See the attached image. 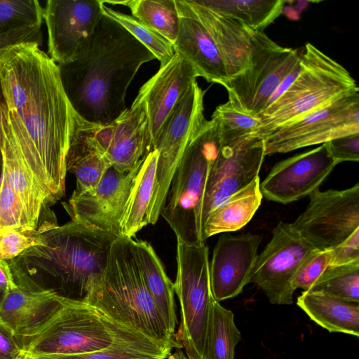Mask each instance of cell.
I'll return each instance as SVG.
<instances>
[{
    "label": "cell",
    "instance_id": "45",
    "mask_svg": "<svg viewBox=\"0 0 359 359\" xmlns=\"http://www.w3.org/2000/svg\"><path fill=\"white\" fill-rule=\"evenodd\" d=\"M175 351L173 353L169 354L164 359H189L185 353L181 349V348H175Z\"/></svg>",
    "mask_w": 359,
    "mask_h": 359
},
{
    "label": "cell",
    "instance_id": "17",
    "mask_svg": "<svg viewBox=\"0 0 359 359\" xmlns=\"http://www.w3.org/2000/svg\"><path fill=\"white\" fill-rule=\"evenodd\" d=\"M338 163L326 143L273 165L259 187L266 200L287 204L319 189Z\"/></svg>",
    "mask_w": 359,
    "mask_h": 359
},
{
    "label": "cell",
    "instance_id": "36",
    "mask_svg": "<svg viewBox=\"0 0 359 359\" xmlns=\"http://www.w3.org/2000/svg\"><path fill=\"white\" fill-rule=\"evenodd\" d=\"M43 8L36 0H0V34L25 27L41 28Z\"/></svg>",
    "mask_w": 359,
    "mask_h": 359
},
{
    "label": "cell",
    "instance_id": "21",
    "mask_svg": "<svg viewBox=\"0 0 359 359\" xmlns=\"http://www.w3.org/2000/svg\"><path fill=\"white\" fill-rule=\"evenodd\" d=\"M197 75L191 65L177 53L140 89L148 116L152 149L172 114Z\"/></svg>",
    "mask_w": 359,
    "mask_h": 359
},
{
    "label": "cell",
    "instance_id": "30",
    "mask_svg": "<svg viewBox=\"0 0 359 359\" xmlns=\"http://www.w3.org/2000/svg\"><path fill=\"white\" fill-rule=\"evenodd\" d=\"M241 340L234 314L213 299L203 359H235V349Z\"/></svg>",
    "mask_w": 359,
    "mask_h": 359
},
{
    "label": "cell",
    "instance_id": "29",
    "mask_svg": "<svg viewBox=\"0 0 359 359\" xmlns=\"http://www.w3.org/2000/svg\"><path fill=\"white\" fill-rule=\"evenodd\" d=\"M222 15L242 22L255 32H264L282 13L283 0H198Z\"/></svg>",
    "mask_w": 359,
    "mask_h": 359
},
{
    "label": "cell",
    "instance_id": "9",
    "mask_svg": "<svg viewBox=\"0 0 359 359\" xmlns=\"http://www.w3.org/2000/svg\"><path fill=\"white\" fill-rule=\"evenodd\" d=\"M177 244V275L173 283L180 306L176 339L189 359H203L213 296L209 252L205 243Z\"/></svg>",
    "mask_w": 359,
    "mask_h": 359
},
{
    "label": "cell",
    "instance_id": "13",
    "mask_svg": "<svg viewBox=\"0 0 359 359\" xmlns=\"http://www.w3.org/2000/svg\"><path fill=\"white\" fill-rule=\"evenodd\" d=\"M292 229L316 250H332L359 229V183L343 189H319Z\"/></svg>",
    "mask_w": 359,
    "mask_h": 359
},
{
    "label": "cell",
    "instance_id": "5",
    "mask_svg": "<svg viewBox=\"0 0 359 359\" xmlns=\"http://www.w3.org/2000/svg\"><path fill=\"white\" fill-rule=\"evenodd\" d=\"M132 243L133 238L123 236L114 241L103 276L83 302L158 344L182 348L168 332L144 284Z\"/></svg>",
    "mask_w": 359,
    "mask_h": 359
},
{
    "label": "cell",
    "instance_id": "27",
    "mask_svg": "<svg viewBox=\"0 0 359 359\" xmlns=\"http://www.w3.org/2000/svg\"><path fill=\"white\" fill-rule=\"evenodd\" d=\"M297 304L328 332L359 336V302L322 292L304 291L298 297Z\"/></svg>",
    "mask_w": 359,
    "mask_h": 359
},
{
    "label": "cell",
    "instance_id": "2",
    "mask_svg": "<svg viewBox=\"0 0 359 359\" xmlns=\"http://www.w3.org/2000/svg\"><path fill=\"white\" fill-rule=\"evenodd\" d=\"M154 59L124 27L102 14L81 53L57 65L74 110L85 121L104 126L127 109L129 85L140 67Z\"/></svg>",
    "mask_w": 359,
    "mask_h": 359
},
{
    "label": "cell",
    "instance_id": "10",
    "mask_svg": "<svg viewBox=\"0 0 359 359\" xmlns=\"http://www.w3.org/2000/svg\"><path fill=\"white\" fill-rule=\"evenodd\" d=\"M300 58L297 49L278 45L264 32H255L249 67L222 84L227 102L238 111L258 116Z\"/></svg>",
    "mask_w": 359,
    "mask_h": 359
},
{
    "label": "cell",
    "instance_id": "20",
    "mask_svg": "<svg viewBox=\"0 0 359 359\" xmlns=\"http://www.w3.org/2000/svg\"><path fill=\"white\" fill-rule=\"evenodd\" d=\"M261 241L259 235L251 233L238 236L224 233L219 236L209 263L215 300L220 302L235 297L250 283Z\"/></svg>",
    "mask_w": 359,
    "mask_h": 359
},
{
    "label": "cell",
    "instance_id": "12",
    "mask_svg": "<svg viewBox=\"0 0 359 359\" xmlns=\"http://www.w3.org/2000/svg\"><path fill=\"white\" fill-rule=\"evenodd\" d=\"M359 133V90L344 95L264 138L265 156L287 153Z\"/></svg>",
    "mask_w": 359,
    "mask_h": 359
},
{
    "label": "cell",
    "instance_id": "35",
    "mask_svg": "<svg viewBox=\"0 0 359 359\" xmlns=\"http://www.w3.org/2000/svg\"><path fill=\"white\" fill-rule=\"evenodd\" d=\"M216 128L219 144L250 135L259 126V116L234 109L228 102L217 107L210 119Z\"/></svg>",
    "mask_w": 359,
    "mask_h": 359
},
{
    "label": "cell",
    "instance_id": "8",
    "mask_svg": "<svg viewBox=\"0 0 359 359\" xmlns=\"http://www.w3.org/2000/svg\"><path fill=\"white\" fill-rule=\"evenodd\" d=\"M219 142L213 122L209 120L185 151L173 175L161 215L177 240L187 244L205 243L201 214L205 189Z\"/></svg>",
    "mask_w": 359,
    "mask_h": 359
},
{
    "label": "cell",
    "instance_id": "48",
    "mask_svg": "<svg viewBox=\"0 0 359 359\" xmlns=\"http://www.w3.org/2000/svg\"><path fill=\"white\" fill-rule=\"evenodd\" d=\"M6 292L7 291L0 288V311H1V309L2 306V304L4 303V301L6 294Z\"/></svg>",
    "mask_w": 359,
    "mask_h": 359
},
{
    "label": "cell",
    "instance_id": "4",
    "mask_svg": "<svg viewBox=\"0 0 359 359\" xmlns=\"http://www.w3.org/2000/svg\"><path fill=\"white\" fill-rule=\"evenodd\" d=\"M180 18L175 53L197 76L222 85L250 64L255 31L198 0H175Z\"/></svg>",
    "mask_w": 359,
    "mask_h": 359
},
{
    "label": "cell",
    "instance_id": "25",
    "mask_svg": "<svg viewBox=\"0 0 359 359\" xmlns=\"http://www.w3.org/2000/svg\"><path fill=\"white\" fill-rule=\"evenodd\" d=\"M133 252L144 284L160 312L168 332L175 336L177 321L173 283L150 243L133 239Z\"/></svg>",
    "mask_w": 359,
    "mask_h": 359
},
{
    "label": "cell",
    "instance_id": "15",
    "mask_svg": "<svg viewBox=\"0 0 359 359\" xmlns=\"http://www.w3.org/2000/svg\"><path fill=\"white\" fill-rule=\"evenodd\" d=\"M265 156L264 141L259 137L248 135L229 144H219L205 189L202 227L215 208L259 177Z\"/></svg>",
    "mask_w": 359,
    "mask_h": 359
},
{
    "label": "cell",
    "instance_id": "14",
    "mask_svg": "<svg viewBox=\"0 0 359 359\" xmlns=\"http://www.w3.org/2000/svg\"><path fill=\"white\" fill-rule=\"evenodd\" d=\"M264 250L257 255L250 283L257 285L270 303L290 305L294 290L292 280L304 261L315 249L290 223L279 222Z\"/></svg>",
    "mask_w": 359,
    "mask_h": 359
},
{
    "label": "cell",
    "instance_id": "18",
    "mask_svg": "<svg viewBox=\"0 0 359 359\" xmlns=\"http://www.w3.org/2000/svg\"><path fill=\"white\" fill-rule=\"evenodd\" d=\"M142 161L129 172L111 166L94 189L72 194L67 202L62 203L71 219L120 236L119 222Z\"/></svg>",
    "mask_w": 359,
    "mask_h": 359
},
{
    "label": "cell",
    "instance_id": "38",
    "mask_svg": "<svg viewBox=\"0 0 359 359\" xmlns=\"http://www.w3.org/2000/svg\"><path fill=\"white\" fill-rule=\"evenodd\" d=\"M331 250H315L309 255L297 269L292 280L294 290H309L314 282L330 266Z\"/></svg>",
    "mask_w": 359,
    "mask_h": 359
},
{
    "label": "cell",
    "instance_id": "31",
    "mask_svg": "<svg viewBox=\"0 0 359 359\" xmlns=\"http://www.w3.org/2000/svg\"><path fill=\"white\" fill-rule=\"evenodd\" d=\"M130 8L132 15L163 36L172 44L179 31L180 18L175 0L112 1Z\"/></svg>",
    "mask_w": 359,
    "mask_h": 359
},
{
    "label": "cell",
    "instance_id": "40",
    "mask_svg": "<svg viewBox=\"0 0 359 359\" xmlns=\"http://www.w3.org/2000/svg\"><path fill=\"white\" fill-rule=\"evenodd\" d=\"M325 143L338 164L344 161H359V133L339 137Z\"/></svg>",
    "mask_w": 359,
    "mask_h": 359
},
{
    "label": "cell",
    "instance_id": "44",
    "mask_svg": "<svg viewBox=\"0 0 359 359\" xmlns=\"http://www.w3.org/2000/svg\"><path fill=\"white\" fill-rule=\"evenodd\" d=\"M17 286L8 262L0 259V288L7 291Z\"/></svg>",
    "mask_w": 359,
    "mask_h": 359
},
{
    "label": "cell",
    "instance_id": "22",
    "mask_svg": "<svg viewBox=\"0 0 359 359\" xmlns=\"http://www.w3.org/2000/svg\"><path fill=\"white\" fill-rule=\"evenodd\" d=\"M0 115L4 135V175L21 203L29 227L43 231L58 225L44 193L20 154L6 115L5 102L1 107Z\"/></svg>",
    "mask_w": 359,
    "mask_h": 359
},
{
    "label": "cell",
    "instance_id": "33",
    "mask_svg": "<svg viewBox=\"0 0 359 359\" xmlns=\"http://www.w3.org/2000/svg\"><path fill=\"white\" fill-rule=\"evenodd\" d=\"M307 291L359 302V261L328 266Z\"/></svg>",
    "mask_w": 359,
    "mask_h": 359
},
{
    "label": "cell",
    "instance_id": "28",
    "mask_svg": "<svg viewBox=\"0 0 359 359\" xmlns=\"http://www.w3.org/2000/svg\"><path fill=\"white\" fill-rule=\"evenodd\" d=\"M158 151L152 149L144 157L119 222L120 236L133 238L149 223V205L156 172Z\"/></svg>",
    "mask_w": 359,
    "mask_h": 359
},
{
    "label": "cell",
    "instance_id": "42",
    "mask_svg": "<svg viewBox=\"0 0 359 359\" xmlns=\"http://www.w3.org/2000/svg\"><path fill=\"white\" fill-rule=\"evenodd\" d=\"M25 355L23 341L0 322V359H22Z\"/></svg>",
    "mask_w": 359,
    "mask_h": 359
},
{
    "label": "cell",
    "instance_id": "46",
    "mask_svg": "<svg viewBox=\"0 0 359 359\" xmlns=\"http://www.w3.org/2000/svg\"><path fill=\"white\" fill-rule=\"evenodd\" d=\"M4 99L1 91V88L0 85V111H1V107L2 104L4 103ZM3 142H4V135H3V130L1 127V115H0V146L2 148L3 146Z\"/></svg>",
    "mask_w": 359,
    "mask_h": 359
},
{
    "label": "cell",
    "instance_id": "34",
    "mask_svg": "<svg viewBox=\"0 0 359 359\" xmlns=\"http://www.w3.org/2000/svg\"><path fill=\"white\" fill-rule=\"evenodd\" d=\"M101 8L103 15L124 27L160 61L161 65H165L172 57L175 54L172 44L153 29L133 15L115 11L104 3Z\"/></svg>",
    "mask_w": 359,
    "mask_h": 359
},
{
    "label": "cell",
    "instance_id": "1",
    "mask_svg": "<svg viewBox=\"0 0 359 359\" xmlns=\"http://www.w3.org/2000/svg\"><path fill=\"white\" fill-rule=\"evenodd\" d=\"M36 42L0 51L6 115L23 160L50 206L65 194L66 155L74 110L58 65Z\"/></svg>",
    "mask_w": 359,
    "mask_h": 359
},
{
    "label": "cell",
    "instance_id": "43",
    "mask_svg": "<svg viewBox=\"0 0 359 359\" xmlns=\"http://www.w3.org/2000/svg\"><path fill=\"white\" fill-rule=\"evenodd\" d=\"M29 41L36 42L41 45L42 34L41 28L25 27L0 34V51L10 45Z\"/></svg>",
    "mask_w": 359,
    "mask_h": 359
},
{
    "label": "cell",
    "instance_id": "26",
    "mask_svg": "<svg viewBox=\"0 0 359 359\" xmlns=\"http://www.w3.org/2000/svg\"><path fill=\"white\" fill-rule=\"evenodd\" d=\"M259 177L231 195L207 217L202 227V238L236 231L244 227L259 208L262 194Z\"/></svg>",
    "mask_w": 359,
    "mask_h": 359
},
{
    "label": "cell",
    "instance_id": "23",
    "mask_svg": "<svg viewBox=\"0 0 359 359\" xmlns=\"http://www.w3.org/2000/svg\"><path fill=\"white\" fill-rule=\"evenodd\" d=\"M65 301L50 292H34L17 286L6 292L0 311V322L25 346L60 309Z\"/></svg>",
    "mask_w": 359,
    "mask_h": 359
},
{
    "label": "cell",
    "instance_id": "3",
    "mask_svg": "<svg viewBox=\"0 0 359 359\" xmlns=\"http://www.w3.org/2000/svg\"><path fill=\"white\" fill-rule=\"evenodd\" d=\"M39 243L8 261L15 283L34 292L83 302L107 268L116 233L71 219L38 232Z\"/></svg>",
    "mask_w": 359,
    "mask_h": 359
},
{
    "label": "cell",
    "instance_id": "47",
    "mask_svg": "<svg viewBox=\"0 0 359 359\" xmlns=\"http://www.w3.org/2000/svg\"><path fill=\"white\" fill-rule=\"evenodd\" d=\"M3 173H4V157H3V153L1 150V147L0 146V186L3 177Z\"/></svg>",
    "mask_w": 359,
    "mask_h": 359
},
{
    "label": "cell",
    "instance_id": "11",
    "mask_svg": "<svg viewBox=\"0 0 359 359\" xmlns=\"http://www.w3.org/2000/svg\"><path fill=\"white\" fill-rule=\"evenodd\" d=\"M205 93L196 81L191 84L154 147L158 151V161L149 205L151 224H156L161 214L173 175L185 151L207 121Z\"/></svg>",
    "mask_w": 359,
    "mask_h": 359
},
{
    "label": "cell",
    "instance_id": "49",
    "mask_svg": "<svg viewBox=\"0 0 359 359\" xmlns=\"http://www.w3.org/2000/svg\"><path fill=\"white\" fill-rule=\"evenodd\" d=\"M22 359H36V358L25 355Z\"/></svg>",
    "mask_w": 359,
    "mask_h": 359
},
{
    "label": "cell",
    "instance_id": "6",
    "mask_svg": "<svg viewBox=\"0 0 359 359\" xmlns=\"http://www.w3.org/2000/svg\"><path fill=\"white\" fill-rule=\"evenodd\" d=\"M355 90H359L356 82L345 67L306 43L297 75L259 114L260 123L250 136L264 139L280 127Z\"/></svg>",
    "mask_w": 359,
    "mask_h": 359
},
{
    "label": "cell",
    "instance_id": "39",
    "mask_svg": "<svg viewBox=\"0 0 359 359\" xmlns=\"http://www.w3.org/2000/svg\"><path fill=\"white\" fill-rule=\"evenodd\" d=\"M39 231L8 229L0 232V259L10 261L27 248L39 243Z\"/></svg>",
    "mask_w": 359,
    "mask_h": 359
},
{
    "label": "cell",
    "instance_id": "37",
    "mask_svg": "<svg viewBox=\"0 0 359 359\" xmlns=\"http://www.w3.org/2000/svg\"><path fill=\"white\" fill-rule=\"evenodd\" d=\"M12 229L32 230L27 224L17 194L8 184L3 173L0 186V232Z\"/></svg>",
    "mask_w": 359,
    "mask_h": 359
},
{
    "label": "cell",
    "instance_id": "19",
    "mask_svg": "<svg viewBox=\"0 0 359 359\" xmlns=\"http://www.w3.org/2000/svg\"><path fill=\"white\" fill-rule=\"evenodd\" d=\"M95 136L111 166L129 172L152 150L146 102L138 93L130 108L107 125L94 124Z\"/></svg>",
    "mask_w": 359,
    "mask_h": 359
},
{
    "label": "cell",
    "instance_id": "16",
    "mask_svg": "<svg viewBox=\"0 0 359 359\" xmlns=\"http://www.w3.org/2000/svg\"><path fill=\"white\" fill-rule=\"evenodd\" d=\"M102 0H48L43 20L48 55L57 65L72 61L88 43L102 15Z\"/></svg>",
    "mask_w": 359,
    "mask_h": 359
},
{
    "label": "cell",
    "instance_id": "41",
    "mask_svg": "<svg viewBox=\"0 0 359 359\" xmlns=\"http://www.w3.org/2000/svg\"><path fill=\"white\" fill-rule=\"evenodd\" d=\"M330 266L346 264L359 261V229L347 239L331 250Z\"/></svg>",
    "mask_w": 359,
    "mask_h": 359
},
{
    "label": "cell",
    "instance_id": "7",
    "mask_svg": "<svg viewBox=\"0 0 359 359\" xmlns=\"http://www.w3.org/2000/svg\"><path fill=\"white\" fill-rule=\"evenodd\" d=\"M149 339L87 303L66 300L48 323L27 341L25 353L32 357L81 354L99 351L118 340Z\"/></svg>",
    "mask_w": 359,
    "mask_h": 359
},
{
    "label": "cell",
    "instance_id": "32",
    "mask_svg": "<svg viewBox=\"0 0 359 359\" xmlns=\"http://www.w3.org/2000/svg\"><path fill=\"white\" fill-rule=\"evenodd\" d=\"M173 348L153 340H118L99 351L81 354L44 355L36 359H164ZM32 357V356H31Z\"/></svg>",
    "mask_w": 359,
    "mask_h": 359
},
{
    "label": "cell",
    "instance_id": "24",
    "mask_svg": "<svg viewBox=\"0 0 359 359\" xmlns=\"http://www.w3.org/2000/svg\"><path fill=\"white\" fill-rule=\"evenodd\" d=\"M111 166L95 136L93 123L85 121L75 111L66 155L67 172L73 173L76 180L73 194L94 189Z\"/></svg>",
    "mask_w": 359,
    "mask_h": 359
}]
</instances>
